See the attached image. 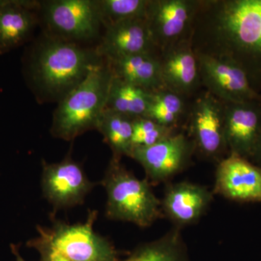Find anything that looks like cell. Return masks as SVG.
Instances as JSON below:
<instances>
[{"instance_id": "6da1fadb", "label": "cell", "mask_w": 261, "mask_h": 261, "mask_svg": "<svg viewBox=\"0 0 261 261\" xmlns=\"http://www.w3.org/2000/svg\"><path fill=\"white\" fill-rule=\"evenodd\" d=\"M190 39L196 53L238 65L261 94V0H201Z\"/></svg>"}, {"instance_id": "7a4b0ae2", "label": "cell", "mask_w": 261, "mask_h": 261, "mask_svg": "<svg viewBox=\"0 0 261 261\" xmlns=\"http://www.w3.org/2000/svg\"><path fill=\"white\" fill-rule=\"evenodd\" d=\"M103 59L95 48L83 47L46 34L29 56V83L40 101L58 103Z\"/></svg>"}, {"instance_id": "3957f363", "label": "cell", "mask_w": 261, "mask_h": 261, "mask_svg": "<svg viewBox=\"0 0 261 261\" xmlns=\"http://www.w3.org/2000/svg\"><path fill=\"white\" fill-rule=\"evenodd\" d=\"M113 73L103 59L76 87L58 102L53 113L51 135L73 141L90 130H97L106 110Z\"/></svg>"}, {"instance_id": "277c9868", "label": "cell", "mask_w": 261, "mask_h": 261, "mask_svg": "<svg viewBox=\"0 0 261 261\" xmlns=\"http://www.w3.org/2000/svg\"><path fill=\"white\" fill-rule=\"evenodd\" d=\"M121 160L113 156L102 180L107 194L106 217L149 227L164 217L161 200L154 195L148 180L137 178Z\"/></svg>"}, {"instance_id": "5b68a950", "label": "cell", "mask_w": 261, "mask_h": 261, "mask_svg": "<svg viewBox=\"0 0 261 261\" xmlns=\"http://www.w3.org/2000/svg\"><path fill=\"white\" fill-rule=\"evenodd\" d=\"M97 219V211H92L84 223L56 221L51 228L38 226V238L71 261H117L111 243L94 231Z\"/></svg>"}, {"instance_id": "8992f818", "label": "cell", "mask_w": 261, "mask_h": 261, "mask_svg": "<svg viewBox=\"0 0 261 261\" xmlns=\"http://www.w3.org/2000/svg\"><path fill=\"white\" fill-rule=\"evenodd\" d=\"M51 37L77 43L92 40L100 32L95 0H49L40 2L39 9Z\"/></svg>"}, {"instance_id": "52a82bcc", "label": "cell", "mask_w": 261, "mask_h": 261, "mask_svg": "<svg viewBox=\"0 0 261 261\" xmlns=\"http://www.w3.org/2000/svg\"><path fill=\"white\" fill-rule=\"evenodd\" d=\"M187 113V136L195 145L196 153L217 163L228 156L224 102L205 91L193 101Z\"/></svg>"}, {"instance_id": "ba28073f", "label": "cell", "mask_w": 261, "mask_h": 261, "mask_svg": "<svg viewBox=\"0 0 261 261\" xmlns=\"http://www.w3.org/2000/svg\"><path fill=\"white\" fill-rule=\"evenodd\" d=\"M195 153L191 139L178 132L150 147L134 149L130 158L142 166L151 185H159L185 171Z\"/></svg>"}, {"instance_id": "9c48e42d", "label": "cell", "mask_w": 261, "mask_h": 261, "mask_svg": "<svg viewBox=\"0 0 261 261\" xmlns=\"http://www.w3.org/2000/svg\"><path fill=\"white\" fill-rule=\"evenodd\" d=\"M201 0H149L146 21L160 53L190 39Z\"/></svg>"}, {"instance_id": "30bf717a", "label": "cell", "mask_w": 261, "mask_h": 261, "mask_svg": "<svg viewBox=\"0 0 261 261\" xmlns=\"http://www.w3.org/2000/svg\"><path fill=\"white\" fill-rule=\"evenodd\" d=\"M95 185L70 154L59 163L42 162V194L56 210L82 205Z\"/></svg>"}, {"instance_id": "8fae6325", "label": "cell", "mask_w": 261, "mask_h": 261, "mask_svg": "<svg viewBox=\"0 0 261 261\" xmlns=\"http://www.w3.org/2000/svg\"><path fill=\"white\" fill-rule=\"evenodd\" d=\"M197 54L201 86L224 102L261 100V94L252 88L246 73L238 65L226 60Z\"/></svg>"}, {"instance_id": "7c38bea8", "label": "cell", "mask_w": 261, "mask_h": 261, "mask_svg": "<svg viewBox=\"0 0 261 261\" xmlns=\"http://www.w3.org/2000/svg\"><path fill=\"white\" fill-rule=\"evenodd\" d=\"M213 192L239 203H261V168L228 154L218 163Z\"/></svg>"}, {"instance_id": "4fadbf2b", "label": "cell", "mask_w": 261, "mask_h": 261, "mask_svg": "<svg viewBox=\"0 0 261 261\" xmlns=\"http://www.w3.org/2000/svg\"><path fill=\"white\" fill-rule=\"evenodd\" d=\"M224 106L228 152L250 160L261 132V100L224 102Z\"/></svg>"}, {"instance_id": "5bb4252c", "label": "cell", "mask_w": 261, "mask_h": 261, "mask_svg": "<svg viewBox=\"0 0 261 261\" xmlns=\"http://www.w3.org/2000/svg\"><path fill=\"white\" fill-rule=\"evenodd\" d=\"M214 195L207 187L191 182L170 184L161 200L163 216L181 229L195 224L208 210Z\"/></svg>"}, {"instance_id": "9a60e30c", "label": "cell", "mask_w": 261, "mask_h": 261, "mask_svg": "<svg viewBox=\"0 0 261 261\" xmlns=\"http://www.w3.org/2000/svg\"><path fill=\"white\" fill-rule=\"evenodd\" d=\"M100 42L95 48L105 59L144 54H161L154 44L146 19L125 20L106 27Z\"/></svg>"}, {"instance_id": "2e32d148", "label": "cell", "mask_w": 261, "mask_h": 261, "mask_svg": "<svg viewBox=\"0 0 261 261\" xmlns=\"http://www.w3.org/2000/svg\"><path fill=\"white\" fill-rule=\"evenodd\" d=\"M160 61L166 88L185 97L192 95L200 88L198 58L190 39L161 53Z\"/></svg>"}, {"instance_id": "e0dca14e", "label": "cell", "mask_w": 261, "mask_h": 261, "mask_svg": "<svg viewBox=\"0 0 261 261\" xmlns=\"http://www.w3.org/2000/svg\"><path fill=\"white\" fill-rule=\"evenodd\" d=\"M40 2L0 1V54L23 44L37 23Z\"/></svg>"}, {"instance_id": "ac0fdd59", "label": "cell", "mask_w": 261, "mask_h": 261, "mask_svg": "<svg viewBox=\"0 0 261 261\" xmlns=\"http://www.w3.org/2000/svg\"><path fill=\"white\" fill-rule=\"evenodd\" d=\"M160 55L144 53L116 60H106L111 67L113 76L154 92L166 88L161 72Z\"/></svg>"}, {"instance_id": "d6986e66", "label": "cell", "mask_w": 261, "mask_h": 261, "mask_svg": "<svg viewBox=\"0 0 261 261\" xmlns=\"http://www.w3.org/2000/svg\"><path fill=\"white\" fill-rule=\"evenodd\" d=\"M152 93L113 76L106 109L137 118L146 116Z\"/></svg>"}, {"instance_id": "ffe728a7", "label": "cell", "mask_w": 261, "mask_h": 261, "mask_svg": "<svg viewBox=\"0 0 261 261\" xmlns=\"http://www.w3.org/2000/svg\"><path fill=\"white\" fill-rule=\"evenodd\" d=\"M134 119L106 108L103 112L97 130L102 134L105 142L111 147L113 157H130Z\"/></svg>"}, {"instance_id": "44dd1931", "label": "cell", "mask_w": 261, "mask_h": 261, "mask_svg": "<svg viewBox=\"0 0 261 261\" xmlns=\"http://www.w3.org/2000/svg\"><path fill=\"white\" fill-rule=\"evenodd\" d=\"M187 113L185 97L165 88L152 93L145 117L163 126L178 130L183 117Z\"/></svg>"}, {"instance_id": "7402d4cb", "label": "cell", "mask_w": 261, "mask_h": 261, "mask_svg": "<svg viewBox=\"0 0 261 261\" xmlns=\"http://www.w3.org/2000/svg\"><path fill=\"white\" fill-rule=\"evenodd\" d=\"M181 228L173 227L159 240L140 247L126 261H186Z\"/></svg>"}, {"instance_id": "603a6c76", "label": "cell", "mask_w": 261, "mask_h": 261, "mask_svg": "<svg viewBox=\"0 0 261 261\" xmlns=\"http://www.w3.org/2000/svg\"><path fill=\"white\" fill-rule=\"evenodd\" d=\"M105 28L125 20L146 19L149 0H95Z\"/></svg>"}, {"instance_id": "cb8c5ba5", "label": "cell", "mask_w": 261, "mask_h": 261, "mask_svg": "<svg viewBox=\"0 0 261 261\" xmlns=\"http://www.w3.org/2000/svg\"><path fill=\"white\" fill-rule=\"evenodd\" d=\"M178 132L179 130L177 129L163 126L147 117L135 118L132 141V150L155 145Z\"/></svg>"}, {"instance_id": "d4e9b609", "label": "cell", "mask_w": 261, "mask_h": 261, "mask_svg": "<svg viewBox=\"0 0 261 261\" xmlns=\"http://www.w3.org/2000/svg\"><path fill=\"white\" fill-rule=\"evenodd\" d=\"M28 245L36 247L38 250H40L42 255H44V260L45 261H71L67 257L63 256L60 252L51 248L50 246L44 243L38 237L37 238L29 241Z\"/></svg>"}, {"instance_id": "484cf974", "label": "cell", "mask_w": 261, "mask_h": 261, "mask_svg": "<svg viewBox=\"0 0 261 261\" xmlns=\"http://www.w3.org/2000/svg\"><path fill=\"white\" fill-rule=\"evenodd\" d=\"M250 161L261 168V132Z\"/></svg>"}, {"instance_id": "4316f807", "label": "cell", "mask_w": 261, "mask_h": 261, "mask_svg": "<svg viewBox=\"0 0 261 261\" xmlns=\"http://www.w3.org/2000/svg\"><path fill=\"white\" fill-rule=\"evenodd\" d=\"M11 249L13 250V254H14L15 256V260L16 261H25L24 260L23 257L20 256V254H19L18 247L15 246L14 245H11Z\"/></svg>"}]
</instances>
